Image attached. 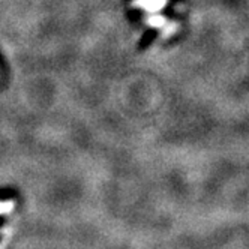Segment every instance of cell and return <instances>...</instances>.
<instances>
[{"mask_svg":"<svg viewBox=\"0 0 249 249\" xmlns=\"http://www.w3.org/2000/svg\"><path fill=\"white\" fill-rule=\"evenodd\" d=\"M167 3H168V0H134L132 6L144 9L149 14H153V12L161 11Z\"/></svg>","mask_w":249,"mask_h":249,"instance_id":"cell-1","label":"cell"},{"mask_svg":"<svg viewBox=\"0 0 249 249\" xmlns=\"http://www.w3.org/2000/svg\"><path fill=\"white\" fill-rule=\"evenodd\" d=\"M9 209H11L9 204H6V203H0V212H5V210H9Z\"/></svg>","mask_w":249,"mask_h":249,"instance_id":"cell-3","label":"cell"},{"mask_svg":"<svg viewBox=\"0 0 249 249\" xmlns=\"http://www.w3.org/2000/svg\"><path fill=\"white\" fill-rule=\"evenodd\" d=\"M146 23L149 26H153V27H165L167 26V18H164V17L161 15H153V17H149V18L146 20Z\"/></svg>","mask_w":249,"mask_h":249,"instance_id":"cell-2","label":"cell"}]
</instances>
